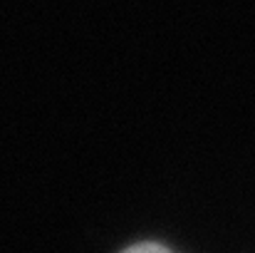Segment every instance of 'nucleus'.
Returning a JSON list of instances; mask_svg holds the SVG:
<instances>
[{"label":"nucleus","mask_w":255,"mask_h":253,"mask_svg":"<svg viewBox=\"0 0 255 253\" xmlns=\"http://www.w3.org/2000/svg\"><path fill=\"white\" fill-rule=\"evenodd\" d=\"M122 253H171L166 246L161 244H154V241H146V244H136V246H129L127 251Z\"/></svg>","instance_id":"obj_1"}]
</instances>
